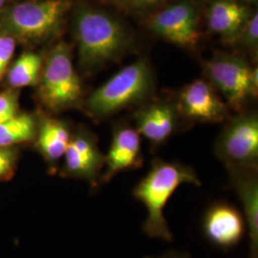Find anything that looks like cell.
Here are the masks:
<instances>
[{
  "mask_svg": "<svg viewBox=\"0 0 258 258\" xmlns=\"http://www.w3.org/2000/svg\"><path fill=\"white\" fill-rule=\"evenodd\" d=\"M16 49V40L10 35L0 36V80L5 74Z\"/></svg>",
  "mask_w": 258,
  "mask_h": 258,
  "instance_id": "44dd1931",
  "label": "cell"
},
{
  "mask_svg": "<svg viewBox=\"0 0 258 258\" xmlns=\"http://www.w3.org/2000/svg\"><path fill=\"white\" fill-rule=\"evenodd\" d=\"M251 14L246 4L237 0H212L206 9V21L211 32L234 44Z\"/></svg>",
  "mask_w": 258,
  "mask_h": 258,
  "instance_id": "9a60e30c",
  "label": "cell"
},
{
  "mask_svg": "<svg viewBox=\"0 0 258 258\" xmlns=\"http://www.w3.org/2000/svg\"><path fill=\"white\" fill-rule=\"evenodd\" d=\"M74 34L80 66L92 73L119 59L131 43L127 28L104 10L80 6L75 12Z\"/></svg>",
  "mask_w": 258,
  "mask_h": 258,
  "instance_id": "6da1fadb",
  "label": "cell"
},
{
  "mask_svg": "<svg viewBox=\"0 0 258 258\" xmlns=\"http://www.w3.org/2000/svg\"><path fill=\"white\" fill-rule=\"evenodd\" d=\"M145 258H191V256L187 252H182L178 250H168L160 255L146 256Z\"/></svg>",
  "mask_w": 258,
  "mask_h": 258,
  "instance_id": "cb8c5ba5",
  "label": "cell"
},
{
  "mask_svg": "<svg viewBox=\"0 0 258 258\" xmlns=\"http://www.w3.org/2000/svg\"><path fill=\"white\" fill-rule=\"evenodd\" d=\"M107 5L130 13H146L160 9L170 0H101Z\"/></svg>",
  "mask_w": 258,
  "mask_h": 258,
  "instance_id": "d6986e66",
  "label": "cell"
},
{
  "mask_svg": "<svg viewBox=\"0 0 258 258\" xmlns=\"http://www.w3.org/2000/svg\"><path fill=\"white\" fill-rule=\"evenodd\" d=\"M232 190L239 198L249 238V258H258V167L226 166Z\"/></svg>",
  "mask_w": 258,
  "mask_h": 258,
  "instance_id": "5bb4252c",
  "label": "cell"
},
{
  "mask_svg": "<svg viewBox=\"0 0 258 258\" xmlns=\"http://www.w3.org/2000/svg\"><path fill=\"white\" fill-rule=\"evenodd\" d=\"M41 56L33 52H25L10 69L9 83L15 88L31 86L37 83L42 71Z\"/></svg>",
  "mask_w": 258,
  "mask_h": 258,
  "instance_id": "ac0fdd59",
  "label": "cell"
},
{
  "mask_svg": "<svg viewBox=\"0 0 258 258\" xmlns=\"http://www.w3.org/2000/svg\"><path fill=\"white\" fill-rule=\"evenodd\" d=\"M176 103L182 117L189 124L195 122H224L231 109L207 80H195L177 93Z\"/></svg>",
  "mask_w": 258,
  "mask_h": 258,
  "instance_id": "30bf717a",
  "label": "cell"
},
{
  "mask_svg": "<svg viewBox=\"0 0 258 258\" xmlns=\"http://www.w3.org/2000/svg\"><path fill=\"white\" fill-rule=\"evenodd\" d=\"M70 8V0L25 1L7 12L3 24L12 37L28 41L41 40L59 29Z\"/></svg>",
  "mask_w": 258,
  "mask_h": 258,
  "instance_id": "8992f818",
  "label": "cell"
},
{
  "mask_svg": "<svg viewBox=\"0 0 258 258\" xmlns=\"http://www.w3.org/2000/svg\"><path fill=\"white\" fill-rule=\"evenodd\" d=\"M250 1H256V0H250Z\"/></svg>",
  "mask_w": 258,
  "mask_h": 258,
  "instance_id": "484cf974",
  "label": "cell"
},
{
  "mask_svg": "<svg viewBox=\"0 0 258 258\" xmlns=\"http://www.w3.org/2000/svg\"><path fill=\"white\" fill-rule=\"evenodd\" d=\"M71 139V132L63 121L45 118L38 130L37 147L48 162L55 163L64 156Z\"/></svg>",
  "mask_w": 258,
  "mask_h": 258,
  "instance_id": "2e32d148",
  "label": "cell"
},
{
  "mask_svg": "<svg viewBox=\"0 0 258 258\" xmlns=\"http://www.w3.org/2000/svg\"><path fill=\"white\" fill-rule=\"evenodd\" d=\"M16 162L15 152L9 148H0V178L10 172Z\"/></svg>",
  "mask_w": 258,
  "mask_h": 258,
  "instance_id": "603a6c76",
  "label": "cell"
},
{
  "mask_svg": "<svg viewBox=\"0 0 258 258\" xmlns=\"http://www.w3.org/2000/svg\"><path fill=\"white\" fill-rule=\"evenodd\" d=\"M144 165L142 137L126 120L115 122L112 126L110 148L105 154L104 171L101 184H106L122 171L135 170Z\"/></svg>",
  "mask_w": 258,
  "mask_h": 258,
  "instance_id": "8fae6325",
  "label": "cell"
},
{
  "mask_svg": "<svg viewBox=\"0 0 258 258\" xmlns=\"http://www.w3.org/2000/svg\"><path fill=\"white\" fill-rule=\"evenodd\" d=\"M133 126L149 144L155 153L180 132L190 128L178 109L175 98L155 99L154 97L136 108L132 115Z\"/></svg>",
  "mask_w": 258,
  "mask_h": 258,
  "instance_id": "ba28073f",
  "label": "cell"
},
{
  "mask_svg": "<svg viewBox=\"0 0 258 258\" xmlns=\"http://www.w3.org/2000/svg\"><path fill=\"white\" fill-rule=\"evenodd\" d=\"M6 2H7V0H0V9L6 4Z\"/></svg>",
  "mask_w": 258,
  "mask_h": 258,
  "instance_id": "d4e9b609",
  "label": "cell"
},
{
  "mask_svg": "<svg viewBox=\"0 0 258 258\" xmlns=\"http://www.w3.org/2000/svg\"><path fill=\"white\" fill-rule=\"evenodd\" d=\"M183 184L202 185L194 167L158 157L151 161L148 173L132 190L134 198L144 204L147 209L148 216L143 225V231L148 236L173 241L164 210L169 198Z\"/></svg>",
  "mask_w": 258,
  "mask_h": 258,
  "instance_id": "7a4b0ae2",
  "label": "cell"
},
{
  "mask_svg": "<svg viewBox=\"0 0 258 258\" xmlns=\"http://www.w3.org/2000/svg\"><path fill=\"white\" fill-rule=\"evenodd\" d=\"M203 231L212 245L224 250L234 248L243 239L247 226L242 212L227 202H214L205 212Z\"/></svg>",
  "mask_w": 258,
  "mask_h": 258,
  "instance_id": "4fadbf2b",
  "label": "cell"
},
{
  "mask_svg": "<svg viewBox=\"0 0 258 258\" xmlns=\"http://www.w3.org/2000/svg\"><path fill=\"white\" fill-rule=\"evenodd\" d=\"M251 70L244 57L230 54L215 55L204 64L205 80L221 94L235 113L247 109L257 97L258 87L251 82Z\"/></svg>",
  "mask_w": 258,
  "mask_h": 258,
  "instance_id": "5b68a950",
  "label": "cell"
},
{
  "mask_svg": "<svg viewBox=\"0 0 258 258\" xmlns=\"http://www.w3.org/2000/svg\"><path fill=\"white\" fill-rule=\"evenodd\" d=\"M36 122L28 114H17L0 123V148L26 143L36 137Z\"/></svg>",
  "mask_w": 258,
  "mask_h": 258,
  "instance_id": "e0dca14e",
  "label": "cell"
},
{
  "mask_svg": "<svg viewBox=\"0 0 258 258\" xmlns=\"http://www.w3.org/2000/svg\"><path fill=\"white\" fill-rule=\"evenodd\" d=\"M214 154L225 166L258 167V114L245 109L224 121Z\"/></svg>",
  "mask_w": 258,
  "mask_h": 258,
  "instance_id": "52a82bcc",
  "label": "cell"
},
{
  "mask_svg": "<svg viewBox=\"0 0 258 258\" xmlns=\"http://www.w3.org/2000/svg\"><path fill=\"white\" fill-rule=\"evenodd\" d=\"M18 114V97L12 91L0 94V123Z\"/></svg>",
  "mask_w": 258,
  "mask_h": 258,
  "instance_id": "7402d4cb",
  "label": "cell"
},
{
  "mask_svg": "<svg viewBox=\"0 0 258 258\" xmlns=\"http://www.w3.org/2000/svg\"><path fill=\"white\" fill-rule=\"evenodd\" d=\"M245 49L252 53L257 52L258 47V14L252 13L247 21L244 29L242 30L239 37L236 41Z\"/></svg>",
  "mask_w": 258,
  "mask_h": 258,
  "instance_id": "ffe728a7",
  "label": "cell"
},
{
  "mask_svg": "<svg viewBox=\"0 0 258 258\" xmlns=\"http://www.w3.org/2000/svg\"><path fill=\"white\" fill-rule=\"evenodd\" d=\"M105 154L98 146V137L88 130H80L68 145L64 154L66 175L83 178L93 185L101 184Z\"/></svg>",
  "mask_w": 258,
  "mask_h": 258,
  "instance_id": "7c38bea8",
  "label": "cell"
},
{
  "mask_svg": "<svg viewBox=\"0 0 258 258\" xmlns=\"http://www.w3.org/2000/svg\"><path fill=\"white\" fill-rule=\"evenodd\" d=\"M200 11L195 0H179L156 10L147 20L155 35L184 48L198 43Z\"/></svg>",
  "mask_w": 258,
  "mask_h": 258,
  "instance_id": "9c48e42d",
  "label": "cell"
},
{
  "mask_svg": "<svg viewBox=\"0 0 258 258\" xmlns=\"http://www.w3.org/2000/svg\"><path fill=\"white\" fill-rule=\"evenodd\" d=\"M155 75L147 59L126 65L85 100L84 109L95 120L109 119L154 97Z\"/></svg>",
  "mask_w": 258,
  "mask_h": 258,
  "instance_id": "3957f363",
  "label": "cell"
},
{
  "mask_svg": "<svg viewBox=\"0 0 258 258\" xmlns=\"http://www.w3.org/2000/svg\"><path fill=\"white\" fill-rule=\"evenodd\" d=\"M83 96V83L75 70L70 49L60 42L42 67L39 98L49 110L60 112L78 105Z\"/></svg>",
  "mask_w": 258,
  "mask_h": 258,
  "instance_id": "277c9868",
  "label": "cell"
}]
</instances>
